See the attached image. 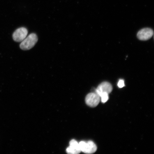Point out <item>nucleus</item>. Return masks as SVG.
I'll return each instance as SVG.
<instances>
[{
  "instance_id": "8",
  "label": "nucleus",
  "mask_w": 154,
  "mask_h": 154,
  "mask_svg": "<svg viewBox=\"0 0 154 154\" xmlns=\"http://www.w3.org/2000/svg\"><path fill=\"white\" fill-rule=\"evenodd\" d=\"M99 96L101 97V102L103 103H106L109 99V94L106 92H103Z\"/></svg>"
},
{
  "instance_id": "7",
  "label": "nucleus",
  "mask_w": 154,
  "mask_h": 154,
  "mask_svg": "<svg viewBox=\"0 0 154 154\" xmlns=\"http://www.w3.org/2000/svg\"><path fill=\"white\" fill-rule=\"evenodd\" d=\"M66 151L67 153L71 154H79L81 152L79 143L74 140H71L70 146L67 148Z\"/></svg>"
},
{
  "instance_id": "2",
  "label": "nucleus",
  "mask_w": 154,
  "mask_h": 154,
  "mask_svg": "<svg viewBox=\"0 0 154 154\" xmlns=\"http://www.w3.org/2000/svg\"><path fill=\"white\" fill-rule=\"evenodd\" d=\"M81 151L87 154H92L95 152L97 149V146L93 141L89 140L87 142L82 141L79 143Z\"/></svg>"
},
{
  "instance_id": "1",
  "label": "nucleus",
  "mask_w": 154,
  "mask_h": 154,
  "mask_svg": "<svg viewBox=\"0 0 154 154\" xmlns=\"http://www.w3.org/2000/svg\"><path fill=\"white\" fill-rule=\"evenodd\" d=\"M38 41V36L36 34H30L21 42L20 45V49L24 51L31 49L35 45Z\"/></svg>"
},
{
  "instance_id": "6",
  "label": "nucleus",
  "mask_w": 154,
  "mask_h": 154,
  "mask_svg": "<svg viewBox=\"0 0 154 154\" xmlns=\"http://www.w3.org/2000/svg\"><path fill=\"white\" fill-rule=\"evenodd\" d=\"M112 90V87L109 83L107 82H104L101 83L95 90L96 93L99 96L100 94L103 92L109 94L110 93Z\"/></svg>"
},
{
  "instance_id": "4",
  "label": "nucleus",
  "mask_w": 154,
  "mask_h": 154,
  "mask_svg": "<svg viewBox=\"0 0 154 154\" xmlns=\"http://www.w3.org/2000/svg\"><path fill=\"white\" fill-rule=\"evenodd\" d=\"M28 34L27 29L25 27L17 29L13 34L14 41L17 42H22L26 37Z\"/></svg>"
},
{
  "instance_id": "5",
  "label": "nucleus",
  "mask_w": 154,
  "mask_h": 154,
  "mask_svg": "<svg viewBox=\"0 0 154 154\" xmlns=\"http://www.w3.org/2000/svg\"><path fill=\"white\" fill-rule=\"evenodd\" d=\"M153 34V30L149 28L142 29L138 32L137 38L141 40H147L150 39Z\"/></svg>"
},
{
  "instance_id": "9",
  "label": "nucleus",
  "mask_w": 154,
  "mask_h": 154,
  "mask_svg": "<svg viewBox=\"0 0 154 154\" xmlns=\"http://www.w3.org/2000/svg\"><path fill=\"white\" fill-rule=\"evenodd\" d=\"M118 86L119 88H122L125 86L124 82L123 80H120L118 83Z\"/></svg>"
},
{
  "instance_id": "3",
  "label": "nucleus",
  "mask_w": 154,
  "mask_h": 154,
  "mask_svg": "<svg viewBox=\"0 0 154 154\" xmlns=\"http://www.w3.org/2000/svg\"><path fill=\"white\" fill-rule=\"evenodd\" d=\"M100 97L95 92L88 94L85 98V102L87 105L90 107H95L99 104Z\"/></svg>"
}]
</instances>
